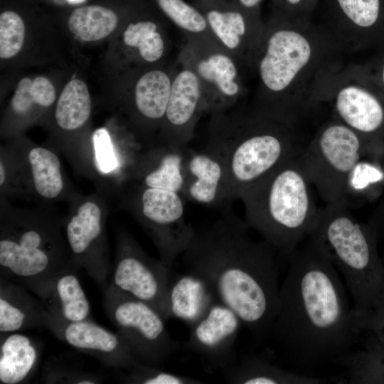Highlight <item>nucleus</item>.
I'll list each match as a JSON object with an SVG mask.
<instances>
[{"label": "nucleus", "mask_w": 384, "mask_h": 384, "mask_svg": "<svg viewBox=\"0 0 384 384\" xmlns=\"http://www.w3.org/2000/svg\"><path fill=\"white\" fill-rule=\"evenodd\" d=\"M69 1H71V2H73V3H75V2H78V1H82V0H68Z\"/></svg>", "instance_id": "obj_47"}, {"label": "nucleus", "mask_w": 384, "mask_h": 384, "mask_svg": "<svg viewBox=\"0 0 384 384\" xmlns=\"http://www.w3.org/2000/svg\"><path fill=\"white\" fill-rule=\"evenodd\" d=\"M47 383L62 384H97L101 383L99 376L95 374L68 368H55L49 369L44 375Z\"/></svg>", "instance_id": "obj_40"}, {"label": "nucleus", "mask_w": 384, "mask_h": 384, "mask_svg": "<svg viewBox=\"0 0 384 384\" xmlns=\"http://www.w3.org/2000/svg\"><path fill=\"white\" fill-rule=\"evenodd\" d=\"M185 183L183 196L196 203L210 207H225L231 201L225 167L219 157L204 147L186 151Z\"/></svg>", "instance_id": "obj_23"}, {"label": "nucleus", "mask_w": 384, "mask_h": 384, "mask_svg": "<svg viewBox=\"0 0 384 384\" xmlns=\"http://www.w3.org/2000/svg\"><path fill=\"white\" fill-rule=\"evenodd\" d=\"M186 149L171 147L158 139L141 144L124 174L108 183L129 182L173 191L183 196Z\"/></svg>", "instance_id": "obj_21"}, {"label": "nucleus", "mask_w": 384, "mask_h": 384, "mask_svg": "<svg viewBox=\"0 0 384 384\" xmlns=\"http://www.w3.org/2000/svg\"><path fill=\"white\" fill-rule=\"evenodd\" d=\"M299 154L247 188L239 198L248 227L286 257L309 236L319 208L314 188L299 164Z\"/></svg>", "instance_id": "obj_5"}, {"label": "nucleus", "mask_w": 384, "mask_h": 384, "mask_svg": "<svg viewBox=\"0 0 384 384\" xmlns=\"http://www.w3.org/2000/svg\"><path fill=\"white\" fill-rule=\"evenodd\" d=\"M124 45L139 60L149 65L163 61L169 42L161 26L152 18H137L129 22L122 33Z\"/></svg>", "instance_id": "obj_32"}, {"label": "nucleus", "mask_w": 384, "mask_h": 384, "mask_svg": "<svg viewBox=\"0 0 384 384\" xmlns=\"http://www.w3.org/2000/svg\"><path fill=\"white\" fill-rule=\"evenodd\" d=\"M362 348L352 351L341 362L348 383H384V343L371 334L363 332ZM358 341V342H359Z\"/></svg>", "instance_id": "obj_30"}, {"label": "nucleus", "mask_w": 384, "mask_h": 384, "mask_svg": "<svg viewBox=\"0 0 384 384\" xmlns=\"http://www.w3.org/2000/svg\"><path fill=\"white\" fill-rule=\"evenodd\" d=\"M216 301L207 284L188 272L178 276L172 283L170 282L169 304L171 318L179 319L191 326Z\"/></svg>", "instance_id": "obj_27"}, {"label": "nucleus", "mask_w": 384, "mask_h": 384, "mask_svg": "<svg viewBox=\"0 0 384 384\" xmlns=\"http://www.w3.org/2000/svg\"><path fill=\"white\" fill-rule=\"evenodd\" d=\"M12 149L26 198L48 208L55 201L67 202L78 192L65 174L56 151L20 140Z\"/></svg>", "instance_id": "obj_16"}, {"label": "nucleus", "mask_w": 384, "mask_h": 384, "mask_svg": "<svg viewBox=\"0 0 384 384\" xmlns=\"http://www.w3.org/2000/svg\"><path fill=\"white\" fill-rule=\"evenodd\" d=\"M245 14L255 23L265 26V21L262 16L261 8L263 0H237Z\"/></svg>", "instance_id": "obj_43"}, {"label": "nucleus", "mask_w": 384, "mask_h": 384, "mask_svg": "<svg viewBox=\"0 0 384 384\" xmlns=\"http://www.w3.org/2000/svg\"><path fill=\"white\" fill-rule=\"evenodd\" d=\"M62 220L48 208H18L0 196L1 277L36 294L70 262Z\"/></svg>", "instance_id": "obj_6"}, {"label": "nucleus", "mask_w": 384, "mask_h": 384, "mask_svg": "<svg viewBox=\"0 0 384 384\" xmlns=\"http://www.w3.org/2000/svg\"><path fill=\"white\" fill-rule=\"evenodd\" d=\"M68 203V213L62 222L70 261L104 288L110 270L106 232L108 201L97 189L87 196L77 192Z\"/></svg>", "instance_id": "obj_13"}, {"label": "nucleus", "mask_w": 384, "mask_h": 384, "mask_svg": "<svg viewBox=\"0 0 384 384\" xmlns=\"http://www.w3.org/2000/svg\"><path fill=\"white\" fill-rule=\"evenodd\" d=\"M364 65L384 90V48L377 50Z\"/></svg>", "instance_id": "obj_42"}, {"label": "nucleus", "mask_w": 384, "mask_h": 384, "mask_svg": "<svg viewBox=\"0 0 384 384\" xmlns=\"http://www.w3.org/2000/svg\"><path fill=\"white\" fill-rule=\"evenodd\" d=\"M309 238L342 274L353 306L384 309V265L378 252V234L354 218L345 198L319 208Z\"/></svg>", "instance_id": "obj_7"}, {"label": "nucleus", "mask_w": 384, "mask_h": 384, "mask_svg": "<svg viewBox=\"0 0 384 384\" xmlns=\"http://www.w3.org/2000/svg\"><path fill=\"white\" fill-rule=\"evenodd\" d=\"M205 147L223 161L232 200L303 148L295 123L236 105L210 114Z\"/></svg>", "instance_id": "obj_4"}, {"label": "nucleus", "mask_w": 384, "mask_h": 384, "mask_svg": "<svg viewBox=\"0 0 384 384\" xmlns=\"http://www.w3.org/2000/svg\"><path fill=\"white\" fill-rule=\"evenodd\" d=\"M118 23V16L113 10L99 5L75 9L68 21L70 31L86 42L105 38L114 31Z\"/></svg>", "instance_id": "obj_34"}, {"label": "nucleus", "mask_w": 384, "mask_h": 384, "mask_svg": "<svg viewBox=\"0 0 384 384\" xmlns=\"http://www.w3.org/2000/svg\"><path fill=\"white\" fill-rule=\"evenodd\" d=\"M46 311L24 286L0 277V333L44 327Z\"/></svg>", "instance_id": "obj_25"}, {"label": "nucleus", "mask_w": 384, "mask_h": 384, "mask_svg": "<svg viewBox=\"0 0 384 384\" xmlns=\"http://www.w3.org/2000/svg\"><path fill=\"white\" fill-rule=\"evenodd\" d=\"M0 196L26 198L17 161L9 145L0 150Z\"/></svg>", "instance_id": "obj_38"}, {"label": "nucleus", "mask_w": 384, "mask_h": 384, "mask_svg": "<svg viewBox=\"0 0 384 384\" xmlns=\"http://www.w3.org/2000/svg\"><path fill=\"white\" fill-rule=\"evenodd\" d=\"M25 37V25L21 17L13 11L0 15V57L9 59L21 49Z\"/></svg>", "instance_id": "obj_37"}, {"label": "nucleus", "mask_w": 384, "mask_h": 384, "mask_svg": "<svg viewBox=\"0 0 384 384\" xmlns=\"http://www.w3.org/2000/svg\"><path fill=\"white\" fill-rule=\"evenodd\" d=\"M269 335L294 365H341L359 341L338 272L310 238L288 256Z\"/></svg>", "instance_id": "obj_1"}, {"label": "nucleus", "mask_w": 384, "mask_h": 384, "mask_svg": "<svg viewBox=\"0 0 384 384\" xmlns=\"http://www.w3.org/2000/svg\"><path fill=\"white\" fill-rule=\"evenodd\" d=\"M241 324L233 311L216 301L191 326L185 346L199 357L206 368L223 371L235 362L234 346Z\"/></svg>", "instance_id": "obj_19"}, {"label": "nucleus", "mask_w": 384, "mask_h": 384, "mask_svg": "<svg viewBox=\"0 0 384 384\" xmlns=\"http://www.w3.org/2000/svg\"><path fill=\"white\" fill-rule=\"evenodd\" d=\"M154 1L162 14L185 34L186 38H215L205 17L192 3L184 0Z\"/></svg>", "instance_id": "obj_35"}, {"label": "nucleus", "mask_w": 384, "mask_h": 384, "mask_svg": "<svg viewBox=\"0 0 384 384\" xmlns=\"http://www.w3.org/2000/svg\"><path fill=\"white\" fill-rule=\"evenodd\" d=\"M319 0H309V8L311 14L316 7Z\"/></svg>", "instance_id": "obj_45"}, {"label": "nucleus", "mask_w": 384, "mask_h": 384, "mask_svg": "<svg viewBox=\"0 0 384 384\" xmlns=\"http://www.w3.org/2000/svg\"><path fill=\"white\" fill-rule=\"evenodd\" d=\"M346 53L322 23L272 10L254 61L257 82L252 106L297 124L320 105L321 87L345 64Z\"/></svg>", "instance_id": "obj_3"}, {"label": "nucleus", "mask_w": 384, "mask_h": 384, "mask_svg": "<svg viewBox=\"0 0 384 384\" xmlns=\"http://www.w3.org/2000/svg\"><path fill=\"white\" fill-rule=\"evenodd\" d=\"M192 4L203 15L218 41L253 71L265 26L250 18L237 0H193Z\"/></svg>", "instance_id": "obj_17"}, {"label": "nucleus", "mask_w": 384, "mask_h": 384, "mask_svg": "<svg viewBox=\"0 0 384 384\" xmlns=\"http://www.w3.org/2000/svg\"><path fill=\"white\" fill-rule=\"evenodd\" d=\"M55 100V87L46 78H22L10 103V118L13 124L20 127L28 124L50 107Z\"/></svg>", "instance_id": "obj_29"}, {"label": "nucleus", "mask_w": 384, "mask_h": 384, "mask_svg": "<svg viewBox=\"0 0 384 384\" xmlns=\"http://www.w3.org/2000/svg\"><path fill=\"white\" fill-rule=\"evenodd\" d=\"M92 102L87 85L79 79L70 80L61 92L53 112L57 128L65 135H73L87 124Z\"/></svg>", "instance_id": "obj_31"}, {"label": "nucleus", "mask_w": 384, "mask_h": 384, "mask_svg": "<svg viewBox=\"0 0 384 384\" xmlns=\"http://www.w3.org/2000/svg\"><path fill=\"white\" fill-rule=\"evenodd\" d=\"M168 268L149 255L133 236L121 229L116 237V257L110 284L155 309L166 320L171 318Z\"/></svg>", "instance_id": "obj_14"}, {"label": "nucleus", "mask_w": 384, "mask_h": 384, "mask_svg": "<svg viewBox=\"0 0 384 384\" xmlns=\"http://www.w3.org/2000/svg\"><path fill=\"white\" fill-rule=\"evenodd\" d=\"M231 384H321L323 379L284 370L260 356H247L223 370Z\"/></svg>", "instance_id": "obj_28"}, {"label": "nucleus", "mask_w": 384, "mask_h": 384, "mask_svg": "<svg viewBox=\"0 0 384 384\" xmlns=\"http://www.w3.org/2000/svg\"><path fill=\"white\" fill-rule=\"evenodd\" d=\"M103 304L107 316L137 361L161 368L178 348L164 319L148 304L111 284L104 290Z\"/></svg>", "instance_id": "obj_12"}, {"label": "nucleus", "mask_w": 384, "mask_h": 384, "mask_svg": "<svg viewBox=\"0 0 384 384\" xmlns=\"http://www.w3.org/2000/svg\"><path fill=\"white\" fill-rule=\"evenodd\" d=\"M177 66V62L166 68L156 65L144 70L134 83L131 112L144 144L153 142V134L159 132Z\"/></svg>", "instance_id": "obj_22"}, {"label": "nucleus", "mask_w": 384, "mask_h": 384, "mask_svg": "<svg viewBox=\"0 0 384 384\" xmlns=\"http://www.w3.org/2000/svg\"><path fill=\"white\" fill-rule=\"evenodd\" d=\"M384 154V144L363 137L331 117L316 130L298 155L299 164L326 203L344 198L347 178L363 157Z\"/></svg>", "instance_id": "obj_9"}, {"label": "nucleus", "mask_w": 384, "mask_h": 384, "mask_svg": "<svg viewBox=\"0 0 384 384\" xmlns=\"http://www.w3.org/2000/svg\"><path fill=\"white\" fill-rule=\"evenodd\" d=\"M324 17L348 52L384 48V0H324Z\"/></svg>", "instance_id": "obj_15"}, {"label": "nucleus", "mask_w": 384, "mask_h": 384, "mask_svg": "<svg viewBox=\"0 0 384 384\" xmlns=\"http://www.w3.org/2000/svg\"><path fill=\"white\" fill-rule=\"evenodd\" d=\"M176 62L178 66L158 140L173 148L186 149L199 119L206 113L205 100L196 73Z\"/></svg>", "instance_id": "obj_18"}, {"label": "nucleus", "mask_w": 384, "mask_h": 384, "mask_svg": "<svg viewBox=\"0 0 384 384\" xmlns=\"http://www.w3.org/2000/svg\"><path fill=\"white\" fill-rule=\"evenodd\" d=\"M123 381L132 384H201L203 381L186 375L166 372L161 368L136 361Z\"/></svg>", "instance_id": "obj_36"}, {"label": "nucleus", "mask_w": 384, "mask_h": 384, "mask_svg": "<svg viewBox=\"0 0 384 384\" xmlns=\"http://www.w3.org/2000/svg\"><path fill=\"white\" fill-rule=\"evenodd\" d=\"M41 346L26 335L0 334V383L19 384L27 382L35 372Z\"/></svg>", "instance_id": "obj_26"}, {"label": "nucleus", "mask_w": 384, "mask_h": 384, "mask_svg": "<svg viewBox=\"0 0 384 384\" xmlns=\"http://www.w3.org/2000/svg\"><path fill=\"white\" fill-rule=\"evenodd\" d=\"M78 270L70 261L36 294L49 314L67 321H82L90 316V303Z\"/></svg>", "instance_id": "obj_24"}, {"label": "nucleus", "mask_w": 384, "mask_h": 384, "mask_svg": "<svg viewBox=\"0 0 384 384\" xmlns=\"http://www.w3.org/2000/svg\"><path fill=\"white\" fill-rule=\"evenodd\" d=\"M377 234L384 228V193L375 207L368 224Z\"/></svg>", "instance_id": "obj_44"}, {"label": "nucleus", "mask_w": 384, "mask_h": 384, "mask_svg": "<svg viewBox=\"0 0 384 384\" xmlns=\"http://www.w3.org/2000/svg\"><path fill=\"white\" fill-rule=\"evenodd\" d=\"M351 319L360 334H371L384 343V309L372 310L353 306Z\"/></svg>", "instance_id": "obj_39"}, {"label": "nucleus", "mask_w": 384, "mask_h": 384, "mask_svg": "<svg viewBox=\"0 0 384 384\" xmlns=\"http://www.w3.org/2000/svg\"><path fill=\"white\" fill-rule=\"evenodd\" d=\"M273 11L292 17L310 18L311 14L309 8V0H282L280 8Z\"/></svg>", "instance_id": "obj_41"}, {"label": "nucleus", "mask_w": 384, "mask_h": 384, "mask_svg": "<svg viewBox=\"0 0 384 384\" xmlns=\"http://www.w3.org/2000/svg\"><path fill=\"white\" fill-rule=\"evenodd\" d=\"M384 193V154L362 158L353 168L346 183L344 198L371 201Z\"/></svg>", "instance_id": "obj_33"}, {"label": "nucleus", "mask_w": 384, "mask_h": 384, "mask_svg": "<svg viewBox=\"0 0 384 384\" xmlns=\"http://www.w3.org/2000/svg\"><path fill=\"white\" fill-rule=\"evenodd\" d=\"M177 61L197 75L207 114L231 109L246 95L245 75L251 70L215 38H186Z\"/></svg>", "instance_id": "obj_11"}, {"label": "nucleus", "mask_w": 384, "mask_h": 384, "mask_svg": "<svg viewBox=\"0 0 384 384\" xmlns=\"http://www.w3.org/2000/svg\"><path fill=\"white\" fill-rule=\"evenodd\" d=\"M44 327L64 343L97 358L107 366L128 370L137 361L117 332L113 333L90 319L67 321L46 311Z\"/></svg>", "instance_id": "obj_20"}, {"label": "nucleus", "mask_w": 384, "mask_h": 384, "mask_svg": "<svg viewBox=\"0 0 384 384\" xmlns=\"http://www.w3.org/2000/svg\"><path fill=\"white\" fill-rule=\"evenodd\" d=\"M320 105L332 117L366 138L384 144V90L364 64H344L322 86Z\"/></svg>", "instance_id": "obj_10"}, {"label": "nucleus", "mask_w": 384, "mask_h": 384, "mask_svg": "<svg viewBox=\"0 0 384 384\" xmlns=\"http://www.w3.org/2000/svg\"><path fill=\"white\" fill-rule=\"evenodd\" d=\"M103 193L134 218L153 242L159 259L171 270L196 232L186 218L183 196L173 191L125 181L107 185Z\"/></svg>", "instance_id": "obj_8"}, {"label": "nucleus", "mask_w": 384, "mask_h": 384, "mask_svg": "<svg viewBox=\"0 0 384 384\" xmlns=\"http://www.w3.org/2000/svg\"><path fill=\"white\" fill-rule=\"evenodd\" d=\"M272 4V10H278L281 5L282 0H271Z\"/></svg>", "instance_id": "obj_46"}, {"label": "nucleus", "mask_w": 384, "mask_h": 384, "mask_svg": "<svg viewBox=\"0 0 384 384\" xmlns=\"http://www.w3.org/2000/svg\"><path fill=\"white\" fill-rule=\"evenodd\" d=\"M223 209L210 225L196 230L183 262L261 339L269 336L278 311L277 252L264 240H252L230 206Z\"/></svg>", "instance_id": "obj_2"}]
</instances>
